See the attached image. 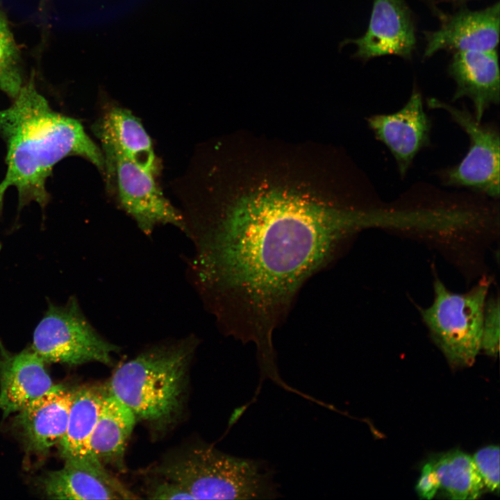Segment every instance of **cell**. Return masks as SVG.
<instances>
[{
    "mask_svg": "<svg viewBox=\"0 0 500 500\" xmlns=\"http://www.w3.org/2000/svg\"><path fill=\"white\" fill-rule=\"evenodd\" d=\"M372 223L371 210L290 192L246 194L199 235V284L226 332L270 356L273 333L303 284L348 236Z\"/></svg>",
    "mask_w": 500,
    "mask_h": 500,
    "instance_id": "cell-1",
    "label": "cell"
},
{
    "mask_svg": "<svg viewBox=\"0 0 500 500\" xmlns=\"http://www.w3.org/2000/svg\"><path fill=\"white\" fill-rule=\"evenodd\" d=\"M0 137L6 145L7 166L0 182V216L10 187L17 189L19 212L31 202L44 212L50 200L47 181L54 166L67 157L80 156L105 169L103 153L81 122L54 110L33 76L11 105L0 110Z\"/></svg>",
    "mask_w": 500,
    "mask_h": 500,
    "instance_id": "cell-2",
    "label": "cell"
},
{
    "mask_svg": "<svg viewBox=\"0 0 500 500\" xmlns=\"http://www.w3.org/2000/svg\"><path fill=\"white\" fill-rule=\"evenodd\" d=\"M192 340L160 345L142 352L115 370L108 391L141 419L156 426L168 425L183 406Z\"/></svg>",
    "mask_w": 500,
    "mask_h": 500,
    "instance_id": "cell-3",
    "label": "cell"
},
{
    "mask_svg": "<svg viewBox=\"0 0 500 500\" xmlns=\"http://www.w3.org/2000/svg\"><path fill=\"white\" fill-rule=\"evenodd\" d=\"M151 473L180 485L194 499H273L281 496L275 472L267 461L236 457L208 444L168 457Z\"/></svg>",
    "mask_w": 500,
    "mask_h": 500,
    "instance_id": "cell-4",
    "label": "cell"
},
{
    "mask_svg": "<svg viewBox=\"0 0 500 500\" xmlns=\"http://www.w3.org/2000/svg\"><path fill=\"white\" fill-rule=\"evenodd\" d=\"M490 285L483 278L470 290L456 293L439 279L433 283V301L422 310L430 334L453 367H469L481 349L485 307Z\"/></svg>",
    "mask_w": 500,
    "mask_h": 500,
    "instance_id": "cell-5",
    "label": "cell"
},
{
    "mask_svg": "<svg viewBox=\"0 0 500 500\" xmlns=\"http://www.w3.org/2000/svg\"><path fill=\"white\" fill-rule=\"evenodd\" d=\"M31 348L45 363L69 366L90 362L109 365L119 351L96 331L74 297L63 305L49 301L33 332Z\"/></svg>",
    "mask_w": 500,
    "mask_h": 500,
    "instance_id": "cell-6",
    "label": "cell"
},
{
    "mask_svg": "<svg viewBox=\"0 0 500 500\" xmlns=\"http://www.w3.org/2000/svg\"><path fill=\"white\" fill-rule=\"evenodd\" d=\"M427 103L431 108L445 110L469 138V147L465 156L444 173L445 183L498 198L500 151L498 131L482 124L465 108L455 107L435 98L429 99Z\"/></svg>",
    "mask_w": 500,
    "mask_h": 500,
    "instance_id": "cell-7",
    "label": "cell"
},
{
    "mask_svg": "<svg viewBox=\"0 0 500 500\" xmlns=\"http://www.w3.org/2000/svg\"><path fill=\"white\" fill-rule=\"evenodd\" d=\"M107 178L114 180L122 207L146 234L158 224H172L183 230L180 212L167 201L152 173L137 165L117 151L103 148Z\"/></svg>",
    "mask_w": 500,
    "mask_h": 500,
    "instance_id": "cell-8",
    "label": "cell"
},
{
    "mask_svg": "<svg viewBox=\"0 0 500 500\" xmlns=\"http://www.w3.org/2000/svg\"><path fill=\"white\" fill-rule=\"evenodd\" d=\"M63 467L44 474L40 486L53 499H137L97 458L88 455L64 459Z\"/></svg>",
    "mask_w": 500,
    "mask_h": 500,
    "instance_id": "cell-9",
    "label": "cell"
},
{
    "mask_svg": "<svg viewBox=\"0 0 500 500\" xmlns=\"http://www.w3.org/2000/svg\"><path fill=\"white\" fill-rule=\"evenodd\" d=\"M415 42L414 24L405 0H373L367 31L341 45H356L353 56L364 60L388 55L409 59Z\"/></svg>",
    "mask_w": 500,
    "mask_h": 500,
    "instance_id": "cell-10",
    "label": "cell"
},
{
    "mask_svg": "<svg viewBox=\"0 0 500 500\" xmlns=\"http://www.w3.org/2000/svg\"><path fill=\"white\" fill-rule=\"evenodd\" d=\"M367 121L376 138L390 151L403 176L415 156L429 140L431 123L421 94L414 90L398 111L372 115Z\"/></svg>",
    "mask_w": 500,
    "mask_h": 500,
    "instance_id": "cell-11",
    "label": "cell"
},
{
    "mask_svg": "<svg viewBox=\"0 0 500 500\" xmlns=\"http://www.w3.org/2000/svg\"><path fill=\"white\" fill-rule=\"evenodd\" d=\"M499 3L479 10H460L440 28L424 33V57L441 50L495 51L499 40Z\"/></svg>",
    "mask_w": 500,
    "mask_h": 500,
    "instance_id": "cell-12",
    "label": "cell"
},
{
    "mask_svg": "<svg viewBox=\"0 0 500 500\" xmlns=\"http://www.w3.org/2000/svg\"><path fill=\"white\" fill-rule=\"evenodd\" d=\"M74 390L54 385L21 410L15 424L28 451L44 454L62 441L67 427Z\"/></svg>",
    "mask_w": 500,
    "mask_h": 500,
    "instance_id": "cell-13",
    "label": "cell"
},
{
    "mask_svg": "<svg viewBox=\"0 0 500 500\" xmlns=\"http://www.w3.org/2000/svg\"><path fill=\"white\" fill-rule=\"evenodd\" d=\"M53 385L45 362L31 347L12 353L0 342V410L3 418L18 412Z\"/></svg>",
    "mask_w": 500,
    "mask_h": 500,
    "instance_id": "cell-14",
    "label": "cell"
},
{
    "mask_svg": "<svg viewBox=\"0 0 500 500\" xmlns=\"http://www.w3.org/2000/svg\"><path fill=\"white\" fill-rule=\"evenodd\" d=\"M449 72L456 83L453 101L469 99L474 106V117L481 122L485 112L499 102L497 50L456 51Z\"/></svg>",
    "mask_w": 500,
    "mask_h": 500,
    "instance_id": "cell-15",
    "label": "cell"
},
{
    "mask_svg": "<svg viewBox=\"0 0 500 500\" xmlns=\"http://www.w3.org/2000/svg\"><path fill=\"white\" fill-rule=\"evenodd\" d=\"M95 131L103 148L117 151L153 174L158 172L151 139L139 119L129 110L112 108L101 119Z\"/></svg>",
    "mask_w": 500,
    "mask_h": 500,
    "instance_id": "cell-16",
    "label": "cell"
},
{
    "mask_svg": "<svg viewBox=\"0 0 500 500\" xmlns=\"http://www.w3.org/2000/svg\"><path fill=\"white\" fill-rule=\"evenodd\" d=\"M136 420L131 410L108 392L90 438L88 455L104 465L123 469L126 447Z\"/></svg>",
    "mask_w": 500,
    "mask_h": 500,
    "instance_id": "cell-17",
    "label": "cell"
},
{
    "mask_svg": "<svg viewBox=\"0 0 500 500\" xmlns=\"http://www.w3.org/2000/svg\"><path fill=\"white\" fill-rule=\"evenodd\" d=\"M108 394L106 385H85L74 390L67 431L58 445L63 459L88 455L90 438Z\"/></svg>",
    "mask_w": 500,
    "mask_h": 500,
    "instance_id": "cell-18",
    "label": "cell"
},
{
    "mask_svg": "<svg viewBox=\"0 0 500 500\" xmlns=\"http://www.w3.org/2000/svg\"><path fill=\"white\" fill-rule=\"evenodd\" d=\"M440 486L451 499H476L485 488L472 456L460 451H449L432 462Z\"/></svg>",
    "mask_w": 500,
    "mask_h": 500,
    "instance_id": "cell-19",
    "label": "cell"
},
{
    "mask_svg": "<svg viewBox=\"0 0 500 500\" xmlns=\"http://www.w3.org/2000/svg\"><path fill=\"white\" fill-rule=\"evenodd\" d=\"M24 84L19 51L8 23L0 11V91L12 100Z\"/></svg>",
    "mask_w": 500,
    "mask_h": 500,
    "instance_id": "cell-20",
    "label": "cell"
},
{
    "mask_svg": "<svg viewBox=\"0 0 500 500\" xmlns=\"http://www.w3.org/2000/svg\"><path fill=\"white\" fill-rule=\"evenodd\" d=\"M484 487L491 492L499 490V447L490 445L481 449L472 456Z\"/></svg>",
    "mask_w": 500,
    "mask_h": 500,
    "instance_id": "cell-21",
    "label": "cell"
},
{
    "mask_svg": "<svg viewBox=\"0 0 500 500\" xmlns=\"http://www.w3.org/2000/svg\"><path fill=\"white\" fill-rule=\"evenodd\" d=\"M499 297L486 301L481 335V349L488 356H497L499 350L500 310Z\"/></svg>",
    "mask_w": 500,
    "mask_h": 500,
    "instance_id": "cell-22",
    "label": "cell"
},
{
    "mask_svg": "<svg viewBox=\"0 0 500 500\" xmlns=\"http://www.w3.org/2000/svg\"><path fill=\"white\" fill-rule=\"evenodd\" d=\"M158 478L153 483L147 495L149 499H194V497L180 485L165 479Z\"/></svg>",
    "mask_w": 500,
    "mask_h": 500,
    "instance_id": "cell-23",
    "label": "cell"
},
{
    "mask_svg": "<svg viewBox=\"0 0 500 500\" xmlns=\"http://www.w3.org/2000/svg\"><path fill=\"white\" fill-rule=\"evenodd\" d=\"M440 488L439 478L433 462H427L423 466L417 483V493L421 499H431Z\"/></svg>",
    "mask_w": 500,
    "mask_h": 500,
    "instance_id": "cell-24",
    "label": "cell"
},
{
    "mask_svg": "<svg viewBox=\"0 0 500 500\" xmlns=\"http://www.w3.org/2000/svg\"><path fill=\"white\" fill-rule=\"evenodd\" d=\"M453 1H463V0H453Z\"/></svg>",
    "mask_w": 500,
    "mask_h": 500,
    "instance_id": "cell-25",
    "label": "cell"
}]
</instances>
